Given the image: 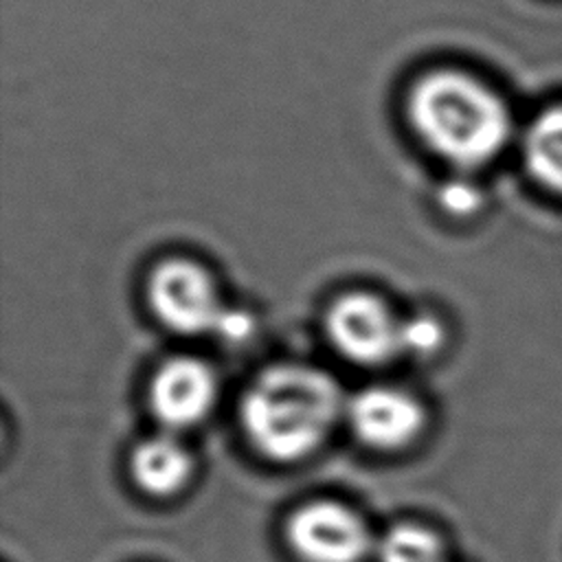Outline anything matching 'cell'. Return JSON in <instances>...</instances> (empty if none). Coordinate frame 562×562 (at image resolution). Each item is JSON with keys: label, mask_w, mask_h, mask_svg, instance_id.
<instances>
[{"label": "cell", "mask_w": 562, "mask_h": 562, "mask_svg": "<svg viewBox=\"0 0 562 562\" xmlns=\"http://www.w3.org/2000/svg\"><path fill=\"white\" fill-rule=\"evenodd\" d=\"M338 382L310 364H274L261 371L239 406L250 446L266 459L292 463L310 457L345 415Z\"/></svg>", "instance_id": "6da1fadb"}, {"label": "cell", "mask_w": 562, "mask_h": 562, "mask_svg": "<svg viewBox=\"0 0 562 562\" xmlns=\"http://www.w3.org/2000/svg\"><path fill=\"white\" fill-rule=\"evenodd\" d=\"M408 116L424 143L457 167L496 158L512 132L503 99L461 70H435L408 97Z\"/></svg>", "instance_id": "7a4b0ae2"}, {"label": "cell", "mask_w": 562, "mask_h": 562, "mask_svg": "<svg viewBox=\"0 0 562 562\" xmlns=\"http://www.w3.org/2000/svg\"><path fill=\"white\" fill-rule=\"evenodd\" d=\"M147 299L156 318L176 334H217L226 314L213 277L195 261L167 259L147 281Z\"/></svg>", "instance_id": "3957f363"}, {"label": "cell", "mask_w": 562, "mask_h": 562, "mask_svg": "<svg viewBox=\"0 0 562 562\" xmlns=\"http://www.w3.org/2000/svg\"><path fill=\"white\" fill-rule=\"evenodd\" d=\"M402 318L378 296L349 292L338 296L325 316L331 347L349 362L378 367L393 360L400 349Z\"/></svg>", "instance_id": "277c9868"}, {"label": "cell", "mask_w": 562, "mask_h": 562, "mask_svg": "<svg viewBox=\"0 0 562 562\" xmlns=\"http://www.w3.org/2000/svg\"><path fill=\"white\" fill-rule=\"evenodd\" d=\"M285 540L303 562H360L373 547L364 518L336 501H312L294 509Z\"/></svg>", "instance_id": "5b68a950"}, {"label": "cell", "mask_w": 562, "mask_h": 562, "mask_svg": "<svg viewBox=\"0 0 562 562\" xmlns=\"http://www.w3.org/2000/svg\"><path fill=\"white\" fill-rule=\"evenodd\" d=\"M345 417L353 435L371 450L393 452L411 446L426 426V411L395 386H367L347 400Z\"/></svg>", "instance_id": "8992f818"}, {"label": "cell", "mask_w": 562, "mask_h": 562, "mask_svg": "<svg viewBox=\"0 0 562 562\" xmlns=\"http://www.w3.org/2000/svg\"><path fill=\"white\" fill-rule=\"evenodd\" d=\"M217 380L213 369L191 356L165 360L149 382L151 415L167 432L200 424L215 404Z\"/></svg>", "instance_id": "52a82bcc"}, {"label": "cell", "mask_w": 562, "mask_h": 562, "mask_svg": "<svg viewBox=\"0 0 562 562\" xmlns=\"http://www.w3.org/2000/svg\"><path fill=\"white\" fill-rule=\"evenodd\" d=\"M130 472L145 494L167 498L189 483L193 457L171 432H160L136 443L130 457Z\"/></svg>", "instance_id": "ba28073f"}, {"label": "cell", "mask_w": 562, "mask_h": 562, "mask_svg": "<svg viewBox=\"0 0 562 562\" xmlns=\"http://www.w3.org/2000/svg\"><path fill=\"white\" fill-rule=\"evenodd\" d=\"M525 167L544 189L562 195V105L542 110L525 134Z\"/></svg>", "instance_id": "9c48e42d"}, {"label": "cell", "mask_w": 562, "mask_h": 562, "mask_svg": "<svg viewBox=\"0 0 562 562\" xmlns=\"http://www.w3.org/2000/svg\"><path fill=\"white\" fill-rule=\"evenodd\" d=\"M380 562H446V547L432 529L400 522L384 531L375 544Z\"/></svg>", "instance_id": "30bf717a"}, {"label": "cell", "mask_w": 562, "mask_h": 562, "mask_svg": "<svg viewBox=\"0 0 562 562\" xmlns=\"http://www.w3.org/2000/svg\"><path fill=\"white\" fill-rule=\"evenodd\" d=\"M446 329L432 314H413L402 318L400 325V349L411 356H432L443 347Z\"/></svg>", "instance_id": "8fae6325"}, {"label": "cell", "mask_w": 562, "mask_h": 562, "mask_svg": "<svg viewBox=\"0 0 562 562\" xmlns=\"http://www.w3.org/2000/svg\"><path fill=\"white\" fill-rule=\"evenodd\" d=\"M439 202L441 206L452 213V215H459V217H465V215H472L479 211L481 202H483V195L481 191L468 182V180H450L441 187L439 191Z\"/></svg>", "instance_id": "7c38bea8"}]
</instances>
